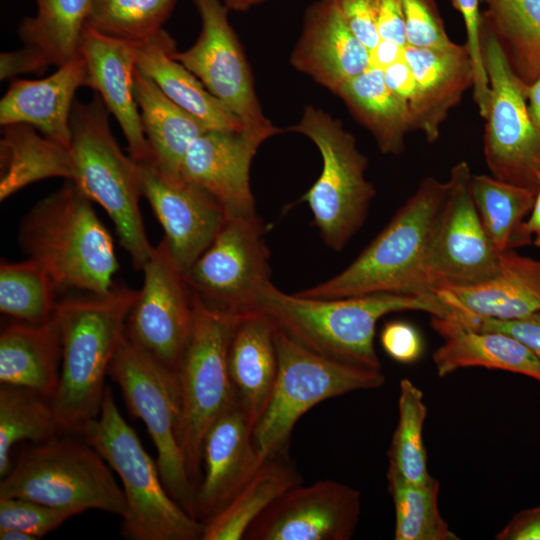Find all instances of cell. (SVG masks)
<instances>
[{
	"mask_svg": "<svg viewBox=\"0 0 540 540\" xmlns=\"http://www.w3.org/2000/svg\"><path fill=\"white\" fill-rule=\"evenodd\" d=\"M404 59L415 78L420 111L416 130L428 142L437 140L442 123L464 93L473 87V67L466 44L444 48L405 46Z\"/></svg>",
	"mask_w": 540,
	"mask_h": 540,
	"instance_id": "26",
	"label": "cell"
},
{
	"mask_svg": "<svg viewBox=\"0 0 540 540\" xmlns=\"http://www.w3.org/2000/svg\"><path fill=\"white\" fill-rule=\"evenodd\" d=\"M173 38L164 30L139 44L136 68L151 79L177 106L207 130H244L240 120L202 82L174 57Z\"/></svg>",
	"mask_w": 540,
	"mask_h": 540,
	"instance_id": "28",
	"label": "cell"
},
{
	"mask_svg": "<svg viewBox=\"0 0 540 540\" xmlns=\"http://www.w3.org/2000/svg\"><path fill=\"white\" fill-rule=\"evenodd\" d=\"M106 460L86 440L57 436L24 449L1 478L0 497H21L66 510L90 509L122 519L128 504Z\"/></svg>",
	"mask_w": 540,
	"mask_h": 540,
	"instance_id": "7",
	"label": "cell"
},
{
	"mask_svg": "<svg viewBox=\"0 0 540 540\" xmlns=\"http://www.w3.org/2000/svg\"><path fill=\"white\" fill-rule=\"evenodd\" d=\"M74 176L70 148L49 139L28 124L2 126L1 201L32 183L55 177L72 181Z\"/></svg>",
	"mask_w": 540,
	"mask_h": 540,
	"instance_id": "31",
	"label": "cell"
},
{
	"mask_svg": "<svg viewBox=\"0 0 540 540\" xmlns=\"http://www.w3.org/2000/svg\"><path fill=\"white\" fill-rule=\"evenodd\" d=\"M483 18L495 34L507 61L524 84L540 75V0H483Z\"/></svg>",
	"mask_w": 540,
	"mask_h": 540,
	"instance_id": "36",
	"label": "cell"
},
{
	"mask_svg": "<svg viewBox=\"0 0 540 540\" xmlns=\"http://www.w3.org/2000/svg\"><path fill=\"white\" fill-rule=\"evenodd\" d=\"M139 44L112 38L86 25L80 54L87 69V86L94 89L116 118L130 156L149 161V149L134 96V72Z\"/></svg>",
	"mask_w": 540,
	"mask_h": 540,
	"instance_id": "22",
	"label": "cell"
},
{
	"mask_svg": "<svg viewBox=\"0 0 540 540\" xmlns=\"http://www.w3.org/2000/svg\"><path fill=\"white\" fill-rule=\"evenodd\" d=\"M471 193L483 228L498 252L530 245L524 223L535 202L537 190L474 175Z\"/></svg>",
	"mask_w": 540,
	"mask_h": 540,
	"instance_id": "35",
	"label": "cell"
},
{
	"mask_svg": "<svg viewBox=\"0 0 540 540\" xmlns=\"http://www.w3.org/2000/svg\"><path fill=\"white\" fill-rule=\"evenodd\" d=\"M18 244L40 264L58 292L105 294L119 269L110 233L88 196L71 180L39 200L21 219Z\"/></svg>",
	"mask_w": 540,
	"mask_h": 540,
	"instance_id": "3",
	"label": "cell"
},
{
	"mask_svg": "<svg viewBox=\"0 0 540 540\" xmlns=\"http://www.w3.org/2000/svg\"><path fill=\"white\" fill-rule=\"evenodd\" d=\"M279 455L266 460L233 500L204 524L202 540H240L281 495L302 483L295 466Z\"/></svg>",
	"mask_w": 540,
	"mask_h": 540,
	"instance_id": "34",
	"label": "cell"
},
{
	"mask_svg": "<svg viewBox=\"0 0 540 540\" xmlns=\"http://www.w3.org/2000/svg\"><path fill=\"white\" fill-rule=\"evenodd\" d=\"M193 295V330L177 372L181 398L178 441L196 491L202 477L204 438L237 403L228 370V347L238 317L215 311Z\"/></svg>",
	"mask_w": 540,
	"mask_h": 540,
	"instance_id": "10",
	"label": "cell"
},
{
	"mask_svg": "<svg viewBox=\"0 0 540 540\" xmlns=\"http://www.w3.org/2000/svg\"><path fill=\"white\" fill-rule=\"evenodd\" d=\"M108 375L120 387L129 412L145 424L157 450L156 462L166 490L194 517L195 487L178 441L181 398L177 373L124 335Z\"/></svg>",
	"mask_w": 540,
	"mask_h": 540,
	"instance_id": "11",
	"label": "cell"
},
{
	"mask_svg": "<svg viewBox=\"0 0 540 540\" xmlns=\"http://www.w3.org/2000/svg\"><path fill=\"white\" fill-rule=\"evenodd\" d=\"M201 32L187 50L174 57L242 123L243 129L266 140L281 132L265 117L255 93L250 67L221 0H193Z\"/></svg>",
	"mask_w": 540,
	"mask_h": 540,
	"instance_id": "15",
	"label": "cell"
},
{
	"mask_svg": "<svg viewBox=\"0 0 540 540\" xmlns=\"http://www.w3.org/2000/svg\"><path fill=\"white\" fill-rule=\"evenodd\" d=\"M277 377L270 402L253 431L263 460L284 455L297 421L315 405L353 391L381 387V369L321 355L275 328Z\"/></svg>",
	"mask_w": 540,
	"mask_h": 540,
	"instance_id": "8",
	"label": "cell"
},
{
	"mask_svg": "<svg viewBox=\"0 0 540 540\" xmlns=\"http://www.w3.org/2000/svg\"><path fill=\"white\" fill-rule=\"evenodd\" d=\"M431 326L444 340L433 353L439 377L460 368L485 367L522 374L540 384V362L516 338L503 332L476 330L453 315L432 316Z\"/></svg>",
	"mask_w": 540,
	"mask_h": 540,
	"instance_id": "27",
	"label": "cell"
},
{
	"mask_svg": "<svg viewBox=\"0 0 540 540\" xmlns=\"http://www.w3.org/2000/svg\"><path fill=\"white\" fill-rule=\"evenodd\" d=\"M60 432L52 400L21 386L0 385V477L11 469V451L21 441L41 443Z\"/></svg>",
	"mask_w": 540,
	"mask_h": 540,
	"instance_id": "37",
	"label": "cell"
},
{
	"mask_svg": "<svg viewBox=\"0 0 540 540\" xmlns=\"http://www.w3.org/2000/svg\"><path fill=\"white\" fill-rule=\"evenodd\" d=\"M361 512L360 492L334 480L298 484L249 527L246 540H349Z\"/></svg>",
	"mask_w": 540,
	"mask_h": 540,
	"instance_id": "17",
	"label": "cell"
},
{
	"mask_svg": "<svg viewBox=\"0 0 540 540\" xmlns=\"http://www.w3.org/2000/svg\"><path fill=\"white\" fill-rule=\"evenodd\" d=\"M383 77L387 87L407 104L413 115L416 130L420 111V98L415 78L404 56L386 67L383 70Z\"/></svg>",
	"mask_w": 540,
	"mask_h": 540,
	"instance_id": "47",
	"label": "cell"
},
{
	"mask_svg": "<svg viewBox=\"0 0 540 540\" xmlns=\"http://www.w3.org/2000/svg\"><path fill=\"white\" fill-rule=\"evenodd\" d=\"M134 96L149 149V161L170 181L182 180V165L191 143L207 128L172 102L147 76L135 69Z\"/></svg>",
	"mask_w": 540,
	"mask_h": 540,
	"instance_id": "30",
	"label": "cell"
},
{
	"mask_svg": "<svg viewBox=\"0 0 540 540\" xmlns=\"http://www.w3.org/2000/svg\"><path fill=\"white\" fill-rule=\"evenodd\" d=\"M141 270L143 286L127 316L124 335L177 373L193 330V292L163 240Z\"/></svg>",
	"mask_w": 540,
	"mask_h": 540,
	"instance_id": "16",
	"label": "cell"
},
{
	"mask_svg": "<svg viewBox=\"0 0 540 540\" xmlns=\"http://www.w3.org/2000/svg\"><path fill=\"white\" fill-rule=\"evenodd\" d=\"M447 182L423 179L383 230L340 273L296 294L337 299L372 294L433 295L424 260Z\"/></svg>",
	"mask_w": 540,
	"mask_h": 540,
	"instance_id": "4",
	"label": "cell"
},
{
	"mask_svg": "<svg viewBox=\"0 0 540 540\" xmlns=\"http://www.w3.org/2000/svg\"><path fill=\"white\" fill-rule=\"evenodd\" d=\"M337 95L374 137L384 154H400L407 134L415 130L407 104L386 85L383 70L370 67L339 89Z\"/></svg>",
	"mask_w": 540,
	"mask_h": 540,
	"instance_id": "32",
	"label": "cell"
},
{
	"mask_svg": "<svg viewBox=\"0 0 540 540\" xmlns=\"http://www.w3.org/2000/svg\"><path fill=\"white\" fill-rule=\"evenodd\" d=\"M72 180L110 217L121 246L142 269L154 246L145 232L140 211L139 163L126 156L115 140L108 110L98 94L89 102L75 99L71 113Z\"/></svg>",
	"mask_w": 540,
	"mask_h": 540,
	"instance_id": "6",
	"label": "cell"
},
{
	"mask_svg": "<svg viewBox=\"0 0 540 540\" xmlns=\"http://www.w3.org/2000/svg\"><path fill=\"white\" fill-rule=\"evenodd\" d=\"M58 290L37 262L2 260L0 264V311L15 320L41 323L56 309Z\"/></svg>",
	"mask_w": 540,
	"mask_h": 540,
	"instance_id": "39",
	"label": "cell"
},
{
	"mask_svg": "<svg viewBox=\"0 0 540 540\" xmlns=\"http://www.w3.org/2000/svg\"><path fill=\"white\" fill-rule=\"evenodd\" d=\"M138 293L115 285L105 294L66 298L57 303L62 357L52 405L60 431L80 435L83 427L98 417L106 389L105 376Z\"/></svg>",
	"mask_w": 540,
	"mask_h": 540,
	"instance_id": "2",
	"label": "cell"
},
{
	"mask_svg": "<svg viewBox=\"0 0 540 540\" xmlns=\"http://www.w3.org/2000/svg\"><path fill=\"white\" fill-rule=\"evenodd\" d=\"M228 370L236 402L254 431L270 402L278 370L275 327L264 315L253 312L237 318Z\"/></svg>",
	"mask_w": 540,
	"mask_h": 540,
	"instance_id": "25",
	"label": "cell"
},
{
	"mask_svg": "<svg viewBox=\"0 0 540 540\" xmlns=\"http://www.w3.org/2000/svg\"><path fill=\"white\" fill-rule=\"evenodd\" d=\"M339 10L348 27L371 52L380 42L376 0H329Z\"/></svg>",
	"mask_w": 540,
	"mask_h": 540,
	"instance_id": "44",
	"label": "cell"
},
{
	"mask_svg": "<svg viewBox=\"0 0 540 540\" xmlns=\"http://www.w3.org/2000/svg\"><path fill=\"white\" fill-rule=\"evenodd\" d=\"M36 14L24 18L18 36L45 71L80 55L83 32L93 0H35Z\"/></svg>",
	"mask_w": 540,
	"mask_h": 540,
	"instance_id": "33",
	"label": "cell"
},
{
	"mask_svg": "<svg viewBox=\"0 0 540 540\" xmlns=\"http://www.w3.org/2000/svg\"><path fill=\"white\" fill-rule=\"evenodd\" d=\"M178 0H93L87 26L141 44L160 30Z\"/></svg>",
	"mask_w": 540,
	"mask_h": 540,
	"instance_id": "41",
	"label": "cell"
},
{
	"mask_svg": "<svg viewBox=\"0 0 540 540\" xmlns=\"http://www.w3.org/2000/svg\"><path fill=\"white\" fill-rule=\"evenodd\" d=\"M82 86H87V69L81 54L48 77L14 78L0 101V124L31 125L70 148L71 113L76 91Z\"/></svg>",
	"mask_w": 540,
	"mask_h": 540,
	"instance_id": "24",
	"label": "cell"
},
{
	"mask_svg": "<svg viewBox=\"0 0 540 540\" xmlns=\"http://www.w3.org/2000/svg\"><path fill=\"white\" fill-rule=\"evenodd\" d=\"M524 231L531 238L532 243L540 247V188L537 190L534 205L524 223Z\"/></svg>",
	"mask_w": 540,
	"mask_h": 540,
	"instance_id": "53",
	"label": "cell"
},
{
	"mask_svg": "<svg viewBox=\"0 0 540 540\" xmlns=\"http://www.w3.org/2000/svg\"><path fill=\"white\" fill-rule=\"evenodd\" d=\"M472 173L455 164L435 220L424 260L432 293L482 283L498 272L499 252L488 238L471 193Z\"/></svg>",
	"mask_w": 540,
	"mask_h": 540,
	"instance_id": "14",
	"label": "cell"
},
{
	"mask_svg": "<svg viewBox=\"0 0 540 540\" xmlns=\"http://www.w3.org/2000/svg\"><path fill=\"white\" fill-rule=\"evenodd\" d=\"M528 112L533 125L540 131V75L530 85H524Z\"/></svg>",
	"mask_w": 540,
	"mask_h": 540,
	"instance_id": "52",
	"label": "cell"
},
{
	"mask_svg": "<svg viewBox=\"0 0 540 540\" xmlns=\"http://www.w3.org/2000/svg\"><path fill=\"white\" fill-rule=\"evenodd\" d=\"M224 5L234 12H247L253 7L261 5L269 0H221Z\"/></svg>",
	"mask_w": 540,
	"mask_h": 540,
	"instance_id": "54",
	"label": "cell"
},
{
	"mask_svg": "<svg viewBox=\"0 0 540 540\" xmlns=\"http://www.w3.org/2000/svg\"><path fill=\"white\" fill-rule=\"evenodd\" d=\"M423 311L445 317L453 313L436 295L372 294L337 299L288 294L272 283L261 293L256 309L275 328L305 347L356 366L381 369L375 350L377 322L385 315Z\"/></svg>",
	"mask_w": 540,
	"mask_h": 540,
	"instance_id": "1",
	"label": "cell"
},
{
	"mask_svg": "<svg viewBox=\"0 0 540 540\" xmlns=\"http://www.w3.org/2000/svg\"><path fill=\"white\" fill-rule=\"evenodd\" d=\"M468 325L481 331L506 333L523 343L540 362V311L515 320L471 318Z\"/></svg>",
	"mask_w": 540,
	"mask_h": 540,
	"instance_id": "46",
	"label": "cell"
},
{
	"mask_svg": "<svg viewBox=\"0 0 540 540\" xmlns=\"http://www.w3.org/2000/svg\"><path fill=\"white\" fill-rule=\"evenodd\" d=\"M1 540H37L34 536L18 529H0Z\"/></svg>",
	"mask_w": 540,
	"mask_h": 540,
	"instance_id": "55",
	"label": "cell"
},
{
	"mask_svg": "<svg viewBox=\"0 0 540 540\" xmlns=\"http://www.w3.org/2000/svg\"><path fill=\"white\" fill-rule=\"evenodd\" d=\"M460 12L467 33V47L475 69L483 67V55L480 41L482 13L479 11L480 0H451Z\"/></svg>",
	"mask_w": 540,
	"mask_h": 540,
	"instance_id": "49",
	"label": "cell"
},
{
	"mask_svg": "<svg viewBox=\"0 0 540 540\" xmlns=\"http://www.w3.org/2000/svg\"><path fill=\"white\" fill-rule=\"evenodd\" d=\"M480 40L490 84L484 135L487 166L501 181L538 190L540 131L530 118L524 84L512 71L483 16Z\"/></svg>",
	"mask_w": 540,
	"mask_h": 540,
	"instance_id": "12",
	"label": "cell"
},
{
	"mask_svg": "<svg viewBox=\"0 0 540 540\" xmlns=\"http://www.w3.org/2000/svg\"><path fill=\"white\" fill-rule=\"evenodd\" d=\"M395 508V540H458L438 507L440 483L432 477L425 484H412L387 475Z\"/></svg>",
	"mask_w": 540,
	"mask_h": 540,
	"instance_id": "40",
	"label": "cell"
},
{
	"mask_svg": "<svg viewBox=\"0 0 540 540\" xmlns=\"http://www.w3.org/2000/svg\"><path fill=\"white\" fill-rule=\"evenodd\" d=\"M404 48L395 42L380 40L370 52V67L384 70L404 56Z\"/></svg>",
	"mask_w": 540,
	"mask_h": 540,
	"instance_id": "51",
	"label": "cell"
},
{
	"mask_svg": "<svg viewBox=\"0 0 540 540\" xmlns=\"http://www.w3.org/2000/svg\"><path fill=\"white\" fill-rule=\"evenodd\" d=\"M70 512L21 497H0V529H18L39 539L58 528Z\"/></svg>",
	"mask_w": 540,
	"mask_h": 540,
	"instance_id": "42",
	"label": "cell"
},
{
	"mask_svg": "<svg viewBox=\"0 0 540 540\" xmlns=\"http://www.w3.org/2000/svg\"><path fill=\"white\" fill-rule=\"evenodd\" d=\"M139 168L142 195L163 228L172 261L185 274L216 238L226 214L201 187L184 179L167 180L148 162Z\"/></svg>",
	"mask_w": 540,
	"mask_h": 540,
	"instance_id": "18",
	"label": "cell"
},
{
	"mask_svg": "<svg viewBox=\"0 0 540 540\" xmlns=\"http://www.w3.org/2000/svg\"><path fill=\"white\" fill-rule=\"evenodd\" d=\"M377 28L381 40L407 46L401 0H376Z\"/></svg>",
	"mask_w": 540,
	"mask_h": 540,
	"instance_id": "48",
	"label": "cell"
},
{
	"mask_svg": "<svg viewBox=\"0 0 540 540\" xmlns=\"http://www.w3.org/2000/svg\"><path fill=\"white\" fill-rule=\"evenodd\" d=\"M435 294L461 322L473 317L520 319L540 311V260L515 250L499 252L494 277L475 285L443 288Z\"/></svg>",
	"mask_w": 540,
	"mask_h": 540,
	"instance_id": "23",
	"label": "cell"
},
{
	"mask_svg": "<svg viewBox=\"0 0 540 540\" xmlns=\"http://www.w3.org/2000/svg\"><path fill=\"white\" fill-rule=\"evenodd\" d=\"M264 234L257 213L226 218L216 238L184 274L207 307L232 317L255 311L261 293L271 283Z\"/></svg>",
	"mask_w": 540,
	"mask_h": 540,
	"instance_id": "13",
	"label": "cell"
},
{
	"mask_svg": "<svg viewBox=\"0 0 540 540\" xmlns=\"http://www.w3.org/2000/svg\"><path fill=\"white\" fill-rule=\"evenodd\" d=\"M496 540H540V505L517 512Z\"/></svg>",
	"mask_w": 540,
	"mask_h": 540,
	"instance_id": "50",
	"label": "cell"
},
{
	"mask_svg": "<svg viewBox=\"0 0 540 540\" xmlns=\"http://www.w3.org/2000/svg\"><path fill=\"white\" fill-rule=\"evenodd\" d=\"M266 460L255 447L253 428L236 403L208 430L202 445V477L194 517L205 524L219 514Z\"/></svg>",
	"mask_w": 540,
	"mask_h": 540,
	"instance_id": "19",
	"label": "cell"
},
{
	"mask_svg": "<svg viewBox=\"0 0 540 540\" xmlns=\"http://www.w3.org/2000/svg\"><path fill=\"white\" fill-rule=\"evenodd\" d=\"M427 416L424 394L411 380L400 381L398 422L388 450L387 475L412 484H425L432 476L427 469L423 427Z\"/></svg>",
	"mask_w": 540,
	"mask_h": 540,
	"instance_id": "38",
	"label": "cell"
},
{
	"mask_svg": "<svg viewBox=\"0 0 540 540\" xmlns=\"http://www.w3.org/2000/svg\"><path fill=\"white\" fill-rule=\"evenodd\" d=\"M290 62L337 95L343 84L370 68V52L337 7L329 0H319L306 10Z\"/></svg>",
	"mask_w": 540,
	"mask_h": 540,
	"instance_id": "21",
	"label": "cell"
},
{
	"mask_svg": "<svg viewBox=\"0 0 540 540\" xmlns=\"http://www.w3.org/2000/svg\"><path fill=\"white\" fill-rule=\"evenodd\" d=\"M288 131L310 139L321 154L320 176L300 201L308 204L324 243L341 251L364 224L376 195L365 177L368 160L355 137L321 108L306 106Z\"/></svg>",
	"mask_w": 540,
	"mask_h": 540,
	"instance_id": "9",
	"label": "cell"
},
{
	"mask_svg": "<svg viewBox=\"0 0 540 540\" xmlns=\"http://www.w3.org/2000/svg\"><path fill=\"white\" fill-rule=\"evenodd\" d=\"M380 342L390 358L403 364L417 361L423 352L418 330L405 321L386 322L380 333Z\"/></svg>",
	"mask_w": 540,
	"mask_h": 540,
	"instance_id": "45",
	"label": "cell"
},
{
	"mask_svg": "<svg viewBox=\"0 0 540 540\" xmlns=\"http://www.w3.org/2000/svg\"><path fill=\"white\" fill-rule=\"evenodd\" d=\"M407 45L418 48H444L448 37L434 0H401Z\"/></svg>",
	"mask_w": 540,
	"mask_h": 540,
	"instance_id": "43",
	"label": "cell"
},
{
	"mask_svg": "<svg viewBox=\"0 0 540 540\" xmlns=\"http://www.w3.org/2000/svg\"><path fill=\"white\" fill-rule=\"evenodd\" d=\"M539 188H540V175H539Z\"/></svg>",
	"mask_w": 540,
	"mask_h": 540,
	"instance_id": "56",
	"label": "cell"
},
{
	"mask_svg": "<svg viewBox=\"0 0 540 540\" xmlns=\"http://www.w3.org/2000/svg\"><path fill=\"white\" fill-rule=\"evenodd\" d=\"M62 357L55 312L41 323L13 320L0 335V383L34 390L52 400Z\"/></svg>",
	"mask_w": 540,
	"mask_h": 540,
	"instance_id": "29",
	"label": "cell"
},
{
	"mask_svg": "<svg viewBox=\"0 0 540 540\" xmlns=\"http://www.w3.org/2000/svg\"><path fill=\"white\" fill-rule=\"evenodd\" d=\"M117 473L128 513L122 535L131 540H202L204 524L168 493L157 462L144 449L135 430L121 415L106 386L97 418L80 434Z\"/></svg>",
	"mask_w": 540,
	"mask_h": 540,
	"instance_id": "5",
	"label": "cell"
},
{
	"mask_svg": "<svg viewBox=\"0 0 540 540\" xmlns=\"http://www.w3.org/2000/svg\"><path fill=\"white\" fill-rule=\"evenodd\" d=\"M266 139L246 130H208L188 148L181 175L222 206L226 218L253 215L255 199L250 186V167Z\"/></svg>",
	"mask_w": 540,
	"mask_h": 540,
	"instance_id": "20",
	"label": "cell"
}]
</instances>
